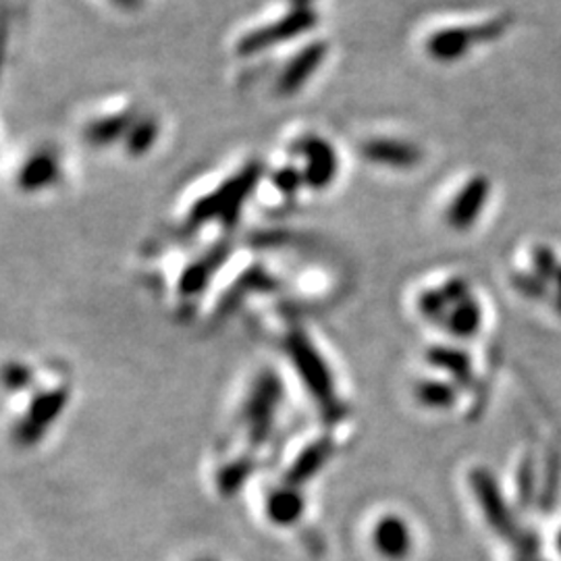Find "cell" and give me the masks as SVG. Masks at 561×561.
Masks as SVG:
<instances>
[{"mask_svg":"<svg viewBox=\"0 0 561 561\" xmlns=\"http://www.w3.org/2000/svg\"><path fill=\"white\" fill-rule=\"evenodd\" d=\"M266 169L261 161H248L236 173L219 181V185L198 194L183 215L187 229H202L208 225H219L222 229H233L240 221L243 208L256 194L264 181Z\"/></svg>","mask_w":561,"mask_h":561,"instance_id":"cell-2","label":"cell"},{"mask_svg":"<svg viewBox=\"0 0 561 561\" xmlns=\"http://www.w3.org/2000/svg\"><path fill=\"white\" fill-rule=\"evenodd\" d=\"M489 194H491V181L486 178L477 175L466 181L460 192L454 196V201L447 204L443 213V221L447 222V227H451L454 231H468L474 222L479 221L489 201Z\"/></svg>","mask_w":561,"mask_h":561,"instance_id":"cell-9","label":"cell"},{"mask_svg":"<svg viewBox=\"0 0 561 561\" xmlns=\"http://www.w3.org/2000/svg\"><path fill=\"white\" fill-rule=\"evenodd\" d=\"M422 398L431 405H447V401H451V391L442 385H424Z\"/></svg>","mask_w":561,"mask_h":561,"instance_id":"cell-16","label":"cell"},{"mask_svg":"<svg viewBox=\"0 0 561 561\" xmlns=\"http://www.w3.org/2000/svg\"><path fill=\"white\" fill-rule=\"evenodd\" d=\"M162 134H164V125H162L161 117L157 113L144 108L140 117L136 121V125L131 127L127 140L123 141L121 154L129 161L146 159L161 144Z\"/></svg>","mask_w":561,"mask_h":561,"instance_id":"cell-11","label":"cell"},{"mask_svg":"<svg viewBox=\"0 0 561 561\" xmlns=\"http://www.w3.org/2000/svg\"><path fill=\"white\" fill-rule=\"evenodd\" d=\"M333 44L322 36H312L279 55L277 69L271 76L268 92L277 101H294L301 96L331 60Z\"/></svg>","mask_w":561,"mask_h":561,"instance_id":"cell-4","label":"cell"},{"mask_svg":"<svg viewBox=\"0 0 561 561\" xmlns=\"http://www.w3.org/2000/svg\"><path fill=\"white\" fill-rule=\"evenodd\" d=\"M106 2L113 11H117L121 15H138L141 13L150 0H102Z\"/></svg>","mask_w":561,"mask_h":561,"instance_id":"cell-17","label":"cell"},{"mask_svg":"<svg viewBox=\"0 0 561 561\" xmlns=\"http://www.w3.org/2000/svg\"><path fill=\"white\" fill-rule=\"evenodd\" d=\"M533 262H535V273L541 277L542 280L556 279L558 271H560V262L556 259L553 250L547 245H537L533 250Z\"/></svg>","mask_w":561,"mask_h":561,"instance_id":"cell-14","label":"cell"},{"mask_svg":"<svg viewBox=\"0 0 561 561\" xmlns=\"http://www.w3.org/2000/svg\"><path fill=\"white\" fill-rule=\"evenodd\" d=\"M556 283H558V298H556V308L561 312V266L560 271H558V275H556Z\"/></svg>","mask_w":561,"mask_h":561,"instance_id":"cell-18","label":"cell"},{"mask_svg":"<svg viewBox=\"0 0 561 561\" xmlns=\"http://www.w3.org/2000/svg\"><path fill=\"white\" fill-rule=\"evenodd\" d=\"M321 15L312 0H296L273 18L248 25L233 42L236 59L254 60L279 57L285 50L317 36Z\"/></svg>","mask_w":561,"mask_h":561,"instance_id":"cell-1","label":"cell"},{"mask_svg":"<svg viewBox=\"0 0 561 561\" xmlns=\"http://www.w3.org/2000/svg\"><path fill=\"white\" fill-rule=\"evenodd\" d=\"M375 541H377L379 551L387 558H403L410 549V533H408L405 524L398 518H385L377 526Z\"/></svg>","mask_w":561,"mask_h":561,"instance_id":"cell-12","label":"cell"},{"mask_svg":"<svg viewBox=\"0 0 561 561\" xmlns=\"http://www.w3.org/2000/svg\"><path fill=\"white\" fill-rule=\"evenodd\" d=\"M512 283H514V287L524 294L526 298H535V300H539L545 296V280L535 273H516L514 277H512Z\"/></svg>","mask_w":561,"mask_h":561,"instance_id":"cell-15","label":"cell"},{"mask_svg":"<svg viewBox=\"0 0 561 561\" xmlns=\"http://www.w3.org/2000/svg\"><path fill=\"white\" fill-rule=\"evenodd\" d=\"M140 104L123 102L94 111L81 121L80 138L92 150H113L123 146L141 115Z\"/></svg>","mask_w":561,"mask_h":561,"instance_id":"cell-7","label":"cell"},{"mask_svg":"<svg viewBox=\"0 0 561 561\" xmlns=\"http://www.w3.org/2000/svg\"><path fill=\"white\" fill-rule=\"evenodd\" d=\"M268 514L279 524H291L301 514V500L296 493L280 491L268 503Z\"/></svg>","mask_w":561,"mask_h":561,"instance_id":"cell-13","label":"cell"},{"mask_svg":"<svg viewBox=\"0 0 561 561\" xmlns=\"http://www.w3.org/2000/svg\"><path fill=\"white\" fill-rule=\"evenodd\" d=\"M558 545H560V549H561V533H560V539H558Z\"/></svg>","mask_w":561,"mask_h":561,"instance_id":"cell-19","label":"cell"},{"mask_svg":"<svg viewBox=\"0 0 561 561\" xmlns=\"http://www.w3.org/2000/svg\"><path fill=\"white\" fill-rule=\"evenodd\" d=\"M283 161L289 162L298 178L304 192L321 196L331 192L343 175V157L335 140L321 131L306 129L296 134L285 144Z\"/></svg>","mask_w":561,"mask_h":561,"instance_id":"cell-3","label":"cell"},{"mask_svg":"<svg viewBox=\"0 0 561 561\" xmlns=\"http://www.w3.org/2000/svg\"><path fill=\"white\" fill-rule=\"evenodd\" d=\"M356 154L366 167L393 173L412 171L424 159V152L416 141L391 134L364 136L356 146Z\"/></svg>","mask_w":561,"mask_h":561,"instance_id":"cell-8","label":"cell"},{"mask_svg":"<svg viewBox=\"0 0 561 561\" xmlns=\"http://www.w3.org/2000/svg\"><path fill=\"white\" fill-rule=\"evenodd\" d=\"M510 27V20H495L484 25H451L426 36L424 53L437 62L463 59L477 44L497 41Z\"/></svg>","mask_w":561,"mask_h":561,"instance_id":"cell-6","label":"cell"},{"mask_svg":"<svg viewBox=\"0 0 561 561\" xmlns=\"http://www.w3.org/2000/svg\"><path fill=\"white\" fill-rule=\"evenodd\" d=\"M291 352H294V358L298 362V366L306 368V377H308V389L322 401V408L327 412H337V401H335V393L333 389L329 387V377L322 368L321 358L314 354V350L310 347V343L306 341V337L301 333L291 335Z\"/></svg>","mask_w":561,"mask_h":561,"instance_id":"cell-10","label":"cell"},{"mask_svg":"<svg viewBox=\"0 0 561 561\" xmlns=\"http://www.w3.org/2000/svg\"><path fill=\"white\" fill-rule=\"evenodd\" d=\"M67 157L55 144H36L21 154L13 171V187L25 198L53 194L67 183Z\"/></svg>","mask_w":561,"mask_h":561,"instance_id":"cell-5","label":"cell"}]
</instances>
